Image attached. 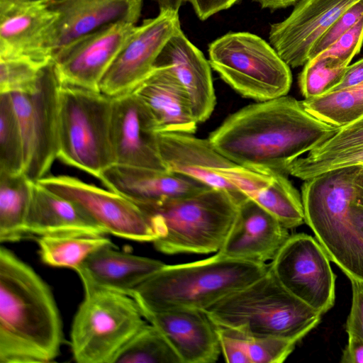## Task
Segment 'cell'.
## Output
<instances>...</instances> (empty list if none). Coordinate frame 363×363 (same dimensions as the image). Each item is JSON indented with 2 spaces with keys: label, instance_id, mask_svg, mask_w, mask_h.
<instances>
[{
  "label": "cell",
  "instance_id": "obj_4",
  "mask_svg": "<svg viewBox=\"0 0 363 363\" xmlns=\"http://www.w3.org/2000/svg\"><path fill=\"white\" fill-rule=\"evenodd\" d=\"M240 202L226 190L207 187L179 198L134 203L157 235L152 242L155 249L176 255L218 252L234 224Z\"/></svg>",
  "mask_w": 363,
  "mask_h": 363
},
{
  "label": "cell",
  "instance_id": "obj_16",
  "mask_svg": "<svg viewBox=\"0 0 363 363\" xmlns=\"http://www.w3.org/2000/svg\"><path fill=\"white\" fill-rule=\"evenodd\" d=\"M157 143L167 171L185 175L211 188L226 190L241 201L247 198L221 176V169L235 163L219 152L208 138L187 133L164 132L157 133Z\"/></svg>",
  "mask_w": 363,
  "mask_h": 363
},
{
  "label": "cell",
  "instance_id": "obj_12",
  "mask_svg": "<svg viewBox=\"0 0 363 363\" xmlns=\"http://www.w3.org/2000/svg\"><path fill=\"white\" fill-rule=\"evenodd\" d=\"M47 6L57 13L44 45L52 61L64 50L106 26L118 22L136 25L143 0H57Z\"/></svg>",
  "mask_w": 363,
  "mask_h": 363
},
{
  "label": "cell",
  "instance_id": "obj_5",
  "mask_svg": "<svg viewBox=\"0 0 363 363\" xmlns=\"http://www.w3.org/2000/svg\"><path fill=\"white\" fill-rule=\"evenodd\" d=\"M204 311L216 325L249 336L277 337L295 343L319 324L322 315L286 290L270 268Z\"/></svg>",
  "mask_w": 363,
  "mask_h": 363
},
{
  "label": "cell",
  "instance_id": "obj_2",
  "mask_svg": "<svg viewBox=\"0 0 363 363\" xmlns=\"http://www.w3.org/2000/svg\"><path fill=\"white\" fill-rule=\"evenodd\" d=\"M62 323L48 284L0 247V363H48L60 354Z\"/></svg>",
  "mask_w": 363,
  "mask_h": 363
},
{
  "label": "cell",
  "instance_id": "obj_17",
  "mask_svg": "<svg viewBox=\"0 0 363 363\" xmlns=\"http://www.w3.org/2000/svg\"><path fill=\"white\" fill-rule=\"evenodd\" d=\"M140 309L146 320L167 337L181 363H213L218 359L221 352L219 335L204 311Z\"/></svg>",
  "mask_w": 363,
  "mask_h": 363
},
{
  "label": "cell",
  "instance_id": "obj_11",
  "mask_svg": "<svg viewBox=\"0 0 363 363\" xmlns=\"http://www.w3.org/2000/svg\"><path fill=\"white\" fill-rule=\"evenodd\" d=\"M145 19L123 47L100 83V91L115 97L132 91L153 70L167 41L181 30L179 11L160 9Z\"/></svg>",
  "mask_w": 363,
  "mask_h": 363
},
{
  "label": "cell",
  "instance_id": "obj_9",
  "mask_svg": "<svg viewBox=\"0 0 363 363\" xmlns=\"http://www.w3.org/2000/svg\"><path fill=\"white\" fill-rule=\"evenodd\" d=\"M269 268L286 290L321 315L334 306L336 276L328 254L312 236L289 235Z\"/></svg>",
  "mask_w": 363,
  "mask_h": 363
},
{
  "label": "cell",
  "instance_id": "obj_30",
  "mask_svg": "<svg viewBox=\"0 0 363 363\" xmlns=\"http://www.w3.org/2000/svg\"><path fill=\"white\" fill-rule=\"evenodd\" d=\"M114 363H181L164 335L147 323L119 352Z\"/></svg>",
  "mask_w": 363,
  "mask_h": 363
},
{
  "label": "cell",
  "instance_id": "obj_39",
  "mask_svg": "<svg viewBox=\"0 0 363 363\" xmlns=\"http://www.w3.org/2000/svg\"><path fill=\"white\" fill-rule=\"evenodd\" d=\"M362 43L363 16L352 28L320 54L336 57L350 65L353 57L359 52Z\"/></svg>",
  "mask_w": 363,
  "mask_h": 363
},
{
  "label": "cell",
  "instance_id": "obj_23",
  "mask_svg": "<svg viewBox=\"0 0 363 363\" xmlns=\"http://www.w3.org/2000/svg\"><path fill=\"white\" fill-rule=\"evenodd\" d=\"M165 265L160 260L117 250L99 249L75 270L84 291L106 289L131 296L134 290Z\"/></svg>",
  "mask_w": 363,
  "mask_h": 363
},
{
  "label": "cell",
  "instance_id": "obj_8",
  "mask_svg": "<svg viewBox=\"0 0 363 363\" xmlns=\"http://www.w3.org/2000/svg\"><path fill=\"white\" fill-rule=\"evenodd\" d=\"M209 63L220 78L245 98L264 101L287 95L290 67L261 37L230 32L208 46Z\"/></svg>",
  "mask_w": 363,
  "mask_h": 363
},
{
  "label": "cell",
  "instance_id": "obj_27",
  "mask_svg": "<svg viewBox=\"0 0 363 363\" xmlns=\"http://www.w3.org/2000/svg\"><path fill=\"white\" fill-rule=\"evenodd\" d=\"M272 215L286 229L305 223L301 196L286 174L272 173L270 184L248 197Z\"/></svg>",
  "mask_w": 363,
  "mask_h": 363
},
{
  "label": "cell",
  "instance_id": "obj_32",
  "mask_svg": "<svg viewBox=\"0 0 363 363\" xmlns=\"http://www.w3.org/2000/svg\"><path fill=\"white\" fill-rule=\"evenodd\" d=\"M349 65L321 54L308 60L298 78L303 96L313 99L330 92L342 80Z\"/></svg>",
  "mask_w": 363,
  "mask_h": 363
},
{
  "label": "cell",
  "instance_id": "obj_34",
  "mask_svg": "<svg viewBox=\"0 0 363 363\" xmlns=\"http://www.w3.org/2000/svg\"><path fill=\"white\" fill-rule=\"evenodd\" d=\"M362 166L363 146H361L325 156L300 157L289 164L287 174L306 180L328 171Z\"/></svg>",
  "mask_w": 363,
  "mask_h": 363
},
{
  "label": "cell",
  "instance_id": "obj_29",
  "mask_svg": "<svg viewBox=\"0 0 363 363\" xmlns=\"http://www.w3.org/2000/svg\"><path fill=\"white\" fill-rule=\"evenodd\" d=\"M302 103L311 115L340 128L363 116V82Z\"/></svg>",
  "mask_w": 363,
  "mask_h": 363
},
{
  "label": "cell",
  "instance_id": "obj_41",
  "mask_svg": "<svg viewBox=\"0 0 363 363\" xmlns=\"http://www.w3.org/2000/svg\"><path fill=\"white\" fill-rule=\"evenodd\" d=\"M240 0H186L192 6L197 17L205 21L214 14L226 10Z\"/></svg>",
  "mask_w": 363,
  "mask_h": 363
},
{
  "label": "cell",
  "instance_id": "obj_19",
  "mask_svg": "<svg viewBox=\"0 0 363 363\" xmlns=\"http://www.w3.org/2000/svg\"><path fill=\"white\" fill-rule=\"evenodd\" d=\"M289 237L288 229L247 197L240 202L234 224L217 253L228 258L266 263L275 257Z\"/></svg>",
  "mask_w": 363,
  "mask_h": 363
},
{
  "label": "cell",
  "instance_id": "obj_25",
  "mask_svg": "<svg viewBox=\"0 0 363 363\" xmlns=\"http://www.w3.org/2000/svg\"><path fill=\"white\" fill-rule=\"evenodd\" d=\"M108 190L133 203H155L185 196L207 187L185 175L149 168L114 164L99 180Z\"/></svg>",
  "mask_w": 363,
  "mask_h": 363
},
{
  "label": "cell",
  "instance_id": "obj_7",
  "mask_svg": "<svg viewBox=\"0 0 363 363\" xmlns=\"http://www.w3.org/2000/svg\"><path fill=\"white\" fill-rule=\"evenodd\" d=\"M146 323L132 296L106 289L84 291L71 328L73 359L78 363H114Z\"/></svg>",
  "mask_w": 363,
  "mask_h": 363
},
{
  "label": "cell",
  "instance_id": "obj_24",
  "mask_svg": "<svg viewBox=\"0 0 363 363\" xmlns=\"http://www.w3.org/2000/svg\"><path fill=\"white\" fill-rule=\"evenodd\" d=\"M132 91L147 108L156 133L194 134L199 123L182 84L167 67H155Z\"/></svg>",
  "mask_w": 363,
  "mask_h": 363
},
{
  "label": "cell",
  "instance_id": "obj_10",
  "mask_svg": "<svg viewBox=\"0 0 363 363\" xmlns=\"http://www.w3.org/2000/svg\"><path fill=\"white\" fill-rule=\"evenodd\" d=\"M39 184L78 204L107 233L139 242L157 235L149 219L130 199L69 175H47Z\"/></svg>",
  "mask_w": 363,
  "mask_h": 363
},
{
  "label": "cell",
  "instance_id": "obj_20",
  "mask_svg": "<svg viewBox=\"0 0 363 363\" xmlns=\"http://www.w3.org/2000/svg\"><path fill=\"white\" fill-rule=\"evenodd\" d=\"M57 17L47 5L0 0V57H24L52 62L44 45Z\"/></svg>",
  "mask_w": 363,
  "mask_h": 363
},
{
  "label": "cell",
  "instance_id": "obj_43",
  "mask_svg": "<svg viewBox=\"0 0 363 363\" xmlns=\"http://www.w3.org/2000/svg\"><path fill=\"white\" fill-rule=\"evenodd\" d=\"M362 82H363V58L347 67L342 80L331 91L353 86Z\"/></svg>",
  "mask_w": 363,
  "mask_h": 363
},
{
  "label": "cell",
  "instance_id": "obj_38",
  "mask_svg": "<svg viewBox=\"0 0 363 363\" xmlns=\"http://www.w3.org/2000/svg\"><path fill=\"white\" fill-rule=\"evenodd\" d=\"M220 172L224 179L247 197L268 186L272 180V174L237 164L221 169Z\"/></svg>",
  "mask_w": 363,
  "mask_h": 363
},
{
  "label": "cell",
  "instance_id": "obj_3",
  "mask_svg": "<svg viewBox=\"0 0 363 363\" xmlns=\"http://www.w3.org/2000/svg\"><path fill=\"white\" fill-rule=\"evenodd\" d=\"M266 263L235 259L216 253L185 264L164 265L132 293L151 311L177 308L204 311L225 296L263 276Z\"/></svg>",
  "mask_w": 363,
  "mask_h": 363
},
{
  "label": "cell",
  "instance_id": "obj_36",
  "mask_svg": "<svg viewBox=\"0 0 363 363\" xmlns=\"http://www.w3.org/2000/svg\"><path fill=\"white\" fill-rule=\"evenodd\" d=\"M361 146H363V116L338 128L332 137L309 151L307 155L325 156Z\"/></svg>",
  "mask_w": 363,
  "mask_h": 363
},
{
  "label": "cell",
  "instance_id": "obj_33",
  "mask_svg": "<svg viewBox=\"0 0 363 363\" xmlns=\"http://www.w3.org/2000/svg\"><path fill=\"white\" fill-rule=\"evenodd\" d=\"M50 63L24 57H0V93H33L43 69Z\"/></svg>",
  "mask_w": 363,
  "mask_h": 363
},
{
  "label": "cell",
  "instance_id": "obj_22",
  "mask_svg": "<svg viewBox=\"0 0 363 363\" xmlns=\"http://www.w3.org/2000/svg\"><path fill=\"white\" fill-rule=\"evenodd\" d=\"M24 228L27 238L108 234L78 204L38 182L32 185Z\"/></svg>",
  "mask_w": 363,
  "mask_h": 363
},
{
  "label": "cell",
  "instance_id": "obj_28",
  "mask_svg": "<svg viewBox=\"0 0 363 363\" xmlns=\"http://www.w3.org/2000/svg\"><path fill=\"white\" fill-rule=\"evenodd\" d=\"M39 255L46 264L76 270L99 249L113 245L110 239L99 236H43L37 238Z\"/></svg>",
  "mask_w": 363,
  "mask_h": 363
},
{
  "label": "cell",
  "instance_id": "obj_14",
  "mask_svg": "<svg viewBox=\"0 0 363 363\" xmlns=\"http://www.w3.org/2000/svg\"><path fill=\"white\" fill-rule=\"evenodd\" d=\"M359 0H300L284 20L270 26L269 40L292 68L304 65L317 40Z\"/></svg>",
  "mask_w": 363,
  "mask_h": 363
},
{
  "label": "cell",
  "instance_id": "obj_15",
  "mask_svg": "<svg viewBox=\"0 0 363 363\" xmlns=\"http://www.w3.org/2000/svg\"><path fill=\"white\" fill-rule=\"evenodd\" d=\"M110 138L115 164L167 170L148 111L133 91L113 97Z\"/></svg>",
  "mask_w": 363,
  "mask_h": 363
},
{
  "label": "cell",
  "instance_id": "obj_42",
  "mask_svg": "<svg viewBox=\"0 0 363 363\" xmlns=\"http://www.w3.org/2000/svg\"><path fill=\"white\" fill-rule=\"evenodd\" d=\"M348 342L341 359L342 363H363V339L352 332H347Z\"/></svg>",
  "mask_w": 363,
  "mask_h": 363
},
{
  "label": "cell",
  "instance_id": "obj_1",
  "mask_svg": "<svg viewBox=\"0 0 363 363\" xmlns=\"http://www.w3.org/2000/svg\"><path fill=\"white\" fill-rule=\"evenodd\" d=\"M337 130L308 112L302 101L286 95L243 107L208 138L237 164L287 174L293 161L320 145Z\"/></svg>",
  "mask_w": 363,
  "mask_h": 363
},
{
  "label": "cell",
  "instance_id": "obj_37",
  "mask_svg": "<svg viewBox=\"0 0 363 363\" xmlns=\"http://www.w3.org/2000/svg\"><path fill=\"white\" fill-rule=\"evenodd\" d=\"M363 16V0H359L347 9L328 28L312 48L308 60L332 45L352 28Z\"/></svg>",
  "mask_w": 363,
  "mask_h": 363
},
{
  "label": "cell",
  "instance_id": "obj_6",
  "mask_svg": "<svg viewBox=\"0 0 363 363\" xmlns=\"http://www.w3.org/2000/svg\"><path fill=\"white\" fill-rule=\"evenodd\" d=\"M113 97L101 91L62 85L57 159L101 179L115 164L110 126Z\"/></svg>",
  "mask_w": 363,
  "mask_h": 363
},
{
  "label": "cell",
  "instance_id": "obj_40",
  "mask_svg": "<svg viewBox=\"0 0 363 363\" xmlns=\"http://www.w3.org/2000/svg\"><path fill=\"white\" fill-rule=\"evenodd\" d=\"M352 305L346 322V331L363 339V283L351 279Z\"/></svg>",
  "mask_w": 363,
  "mask_h": 363
},
{
  "label": "cell",
  "instance_id": "obj_26",
  "mask_svg": "<svg viewBox=\"0 0 363 363\" xmlns=\"http://www.w3.org/2000/svg\"><path fill=\"white\" fill-rule=\"evenodd\" d=\"M34 182L24 173L0 172V242H13L26 237L24 224Z\"/></svg>",
  "mask_w": 363,
  "mask_h": 363
},
{
  "label": "cell",
  "instance_id": "obj_21",
  "mask_svg": "<svg viewBox=\"0 0 363 363\" xmlns=\"http://www.w3.org/2000/svg\"><path fill=\"white\" fill-rule=\"evenodd\" d=\"M155 67H167L184 87L198 123L206 121L216 106L211 67L182 29L167 41Z\"/></svg>",
  "mask_w": 363,
  "mask_h": 363
},
{
  "label": "cell",
  "instance_id": "obj_31",
  "mask_svg": "<svg viewBox=\"0 0 363 363\" xmlns=\"http://www.w3.org/2000/svg\"><path fill=\"white\" fill-rule=\"evenodd\" d=\"M22 135L10 93H0V172L23 173Z\"/></svg>",
  "mask_w": 363,
  "mask_h": 363
},
{
  "label": "cell",
  "instance_id": "obj_45",
  "mask_svg": "<svg viewBox=\"0 0 363 363\" xmlns=\"http://www.w3.org/2000/svg\"><path fill=\"white\" fill-rule=\"evenodd\" d=\"M355 202L363 206V166L359 169L355 177L354 182Z\"/></svg>",
  "mask_w": 363,
  "mask_h": 363
},
{
  "label": "cell",
  "instance_id": "obj_47",
  "mask_svg": "<svg viewBox=\"0 0 363 363\" xmlns=\"http://www.w3.org/2000/svg\"><path fill=\"white\" fill-rule=\"evenodd\" d=\"M14 2L23 3V4H44L47 5L51 2L57 0H9Z\"/></svg>",
  "mask_w": 363,
  "mask_h": 363
},
{
  "label": "cell",
  "instance_id": "obj_18",
  "mask_svg": "<svg viewBox=\"0 0 363 363\" xmlns=\"http://www.w3.org/2000/svg\"><path fill=\"white\" fill-rule=\"evenodd\" d=\"M60 86L51 62L43 69L37 89L32 93V150L23 173L33 182L47 176L54 161L57 159Z\"/></svg>",
  "mask_w": 363,
  "mask_h": 363
},
{
  "label": "cell",
  "instance_id": "obj_44",
  "mask_svg": "<svg viewBox=\"0 0 363 363\" xmlns=\"http://www.w3.org/2000/svg\"><path fill=\"white\" fill-rule=\"evenodd\" d=\"M258 3L261 8L269 9L272 11L284 9L295 5L300 0H253Z\"/></svg>",
  "mask_w": 363,
  "mask_h": 363
},
{
  "label": "cell",
  "instance_id": "obj_13",
  "mask_svg": "<svg viewBox=\"0 0 363 363\" xmlns=\"http://www.w3.org/2000/svg\"><path fill=\"white\" fill-rule=\"evenodd\" d=\"M136 25L118 22L86 36L52 59L62 85L100 91V83Z\"/></svg>",
  "mask_w": 363,
  "mask_h": 363
},
{
  "label": "cell",
  "instance_id": "obj_35",
  "mask_svg": "<svg viewBox=\"0 0 363 363\" xmlns=\"http://www.w3.org/2000/svg\"><path fill=\"white\" fill-rule=\"evenodd\" d=\"M241 334L250 363H281L293 352L296 344L277 337Z\"/></svg>",
  "mask_w": 363,
  "mask_h": 363
},
{
  "label": "cell",
  "instance_id": "obj_46",
  "mask_svg": "<svg viewBox=\"0 0 363 363\" xmlns=\"http://www.w3.org/2000/svg\"><path fill=\"white\" fill-rule=\"evenodd\" d=\"M160 9H172L179 11L181 6L186 2V0H158Z\"/></svg>",
  "mask_w": 363,
  "mask_h": 363
}]
</instances>
